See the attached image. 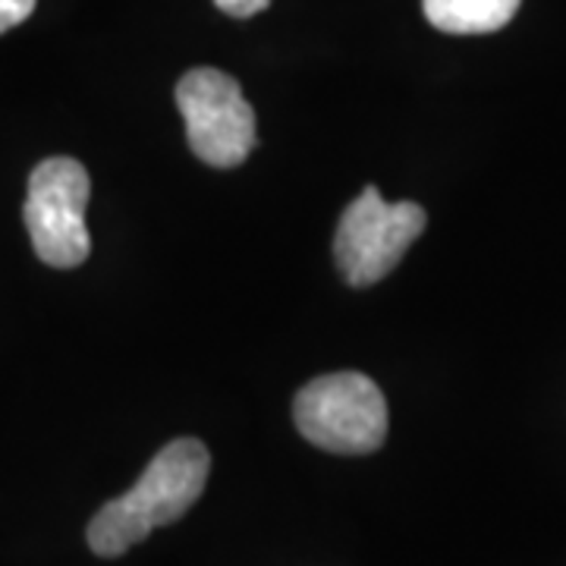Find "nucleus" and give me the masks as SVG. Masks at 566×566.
Masks as SVG:
<instances>
[{
  "instance_id": "obj_7",
  "label": "nucleus",
  "mask_w": 566,
  "mask_h": 566,
  "mask_svg": "<svg viewBox=\"0 0 566 566\" xmlns=\"http://www.w3.org/2000/svg\"><path fill=\"white\" fill-rule=\"evenodd\" d=\"M35 0H0V35L32 17Z\"/></svg>"
},
{
  "instance_id": "obj_3",
  "label": "nucleus",
  "mask_w": 566,
  "mask_h": 566,
  "mask_svg": "<svg viewBox=\"0 0 566 566\" xmlns=\"http://www.w3.org/2000/svg\"><path fill=\"white\" fill-rule=\"evenodd\" d=\"M88 199L92 180L76 158H48L32 170L22 218L41 262L51 268H76L88 259Z\"/></svg>"
},
{
  "instance_id": "obj_2",
  "label": "nucleus",
  "mask_w": 566,
  "mask_h": 566,
  "mask_svg": "<svg viewBox=\"0 0 566 566\" xmlns=\"http://www.w3.org/2000/svg\"><path fill=\"white\" fill-rule=\"evenodd\" d=\"M296 428L308 444L327 453L363 457L387 438V403L381 387L363 371H337L315 378L296 394Z\"/></svg>"
},
{
  "instance_id": "obj_4",
  "label": "nucleus",
  "mask_w": 566,
  "mask_h": 566,
  "mask_svg": "<svg viewBox=\"0 0 566 566\" xmlns=\"http://www.w3.org/2000/svg\"><path fill=\"white\" fill-rule=\"evenodd\" d=\"M424 223L422 205L385 202L375 186H365L359 199L346 205L334 240V255L346 281L353 286L385 281L406 249L422 237Z\"/></svg>"
},
{
  "instance_id": "obj_1",
  "label": "nucleus",
  "mask_w": 566,
  "mask_h": 566,
  "mask_svg": "<svg viewBox=\"0 0 566 566\" xmlns=\"http://www.w3.org/2000/svg\"><path fill=\"white\" fill-rule=\"evenodd\" d=\"M211 472L208 447L196 438L170 441L126 494L104 504L88 523V547L98 557H120L155 528L177 523L202 497Z\"/></svg>"
},
{
  "instance_id": "obj_6",
  "label": "nucleus",
  "mask_w": 566,
  "mask_h": 566,
  "mask_svg": "<svg viewBox=\"0 0 566 566\" xmlns=\"http://www.w3.org/2000/svg\"><path fill=\"white\" fill-rule=\"evenodd\" d=\"M523 0H422L424 20L447 35H488L516 17Z\"/></svg>"
},
{
  "instance_id": "obj_8",
  "label": "nucleus",
  "mask_w": 566,
  "mask_h": 566,
  "mask_svg": "<svg viewBox=\"0 0 566 566\" xmlns=\"http://www.w3.org/2000/svg\"><path fill=\"white\" fill-rule=\"evenodd\" d=\"M214 3H218V10H223L227 17L249 20V17H255V13H262L271 0H214Z\"/></svg>"
},
{
  "instance_id": "obj_5",
  "label": "nucleus",
  "mask_w": 566,
  "mask_h": 566,
  "mask_svg": "<svg viewBox=\"0 0 566 566\" xmlns=\"http://www.w3.org/2000/svg\"><path fill=\"white\" fill-rule=\"evenodd\" d=\"M177 107L196 158L211 167H240L255 148V111L233 76L214 66L189 70L177 85Z\"/></svg>"
}]
</instances>
